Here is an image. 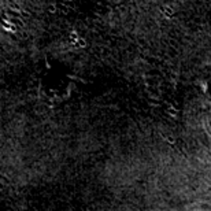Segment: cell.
Returning a JSON list of instances; mask_svg holds the SVG:
<instances>
[{"label": "cell", "mask_w": 211, "mask_h": 211, "mask_svg": "<svg viewBox=\"0 0 211 211\" xmlns=\"http://www.w3.org/2000/svg\"><path fill=\"white\" fill-rule=\"evenodd\" d=\"M0 26H2V29L7 33H15L16 32L15 25H14L11 21H8V19H2V21H0Z\"/></svg>", "instance_id": "obj_1"}, {"label": "cell", "mask_w": 211, "mask_h": 211, "mask_svg": "<svg viewBox=\"0 0 211 211\" xmlns=\"http://www.w3.org/2000/svg\"><path fill=\"white\" fill-rule=\"evenodd\" d=\"M79 37H81V36H79L77 32H70V33H69V37H67V40H69V43H70L71 45H74V47H76V44L78 43Z\"/></svg>", "instance_id": "obj_2"}, {"label": "cell", "mask_w": 211, "mask_h": 211, "mask_svg": "<svg viewBox=\"0 0 211 211\" xmlns=\"http://www.w3.org/2000/svg\"><path fill=\"white\" fill-rule=\"evenodd\" d=\"M85 45H86V41H85V38L79 37V40H78V43L76 44V47H77V48H84Z\"/></svg>", "instance_id": "obj_3"}, {"label": "cell", "mask_w": 211, "mask_h": 211, "mask_svg": "<svg viewBox=\"0 0 211 211\" xmlns=\"http://www.w3.org/2000/svg\"><path fill=\"white\" fill-rule=\"evenodd\" d=\"M167 114H170L171 117H175V115H177V110H174V108H167Z\"/></svg>", "instance_id": "obj_4"}, {"label": "cell", "mask_w": 211, "mask_h": 211, "mask_svg": "<svg viewBox=\"0 0 211 211\" xmlns=\"http://www.w3.org/2000/svg\"><path fill=\"white\" fill-rule=\"evenodd\" d=\"M55 10H56V8H55V5H54V4H51V5H49V12H54Z\"/></svg>", "instance_id": "obj_5"}, {"label": "cell", "mask_w": 211, "mask_h": 211, "mask_svg": "<svg viewBox=\"0 0 211 211\" xmlns=\"http://www.w3.org/2000/svg\"><path fill=\"white\" fill-rule=\"evenodd\" d=\"M70 2H73V0H70Z\"/></svg>", "instance_id": "obj_6"}]
</instances>
